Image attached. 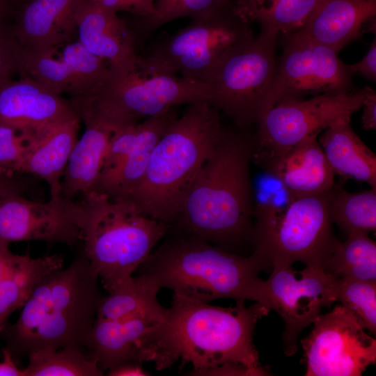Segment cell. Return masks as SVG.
<instances>
[{
    "instance_id": "9",
    "label": "cell",
    "mask_w": 376,
    "mask_h": 376,
    "mask_svg": "<svg viewBox=\"0 0 376 376\" xmlns=\"http://www.w3.org/2000/svg\"><path fill=\"white\" fill-rule=\"evenodd\" d=\"M278 36L261 29L227 53L205 81L207 102L240 125L257 123L267 110Z\"/></svg>"
},
{
    "instance_id": "11",
    "label": "cell",
    "mask_w": 376,
    "mask_h": 376,
    "mask_svg": "<svg viewBox=\"0 0 376 376\" xmlns=\"http://www.w3.org/2000/svg\"><path fill=\"white\" fill-rule=\"evenodd\" d=\"M364 88L355 92L328 93L309 99H285L269 109L257 124L258 130L253 159L280 156L307 136L329 126L350 121L361 108Z\"/></svg>"
},
{
    "instance_id": "19",
    "label": "cell",
    "mask_w": 376,
    "mask_h": 376,
    "mask_svg": "<svg viewBox=\"0 0 376 376\" xmlns=\"http://www.w3.org/2000/svg\"><path fill=\"white\" fill-rule=\"evenodd\" d=\"M79 0H34L17 15L14 35L21 48L54 52L70 42L77 30L75 11Z\"/></svg>"
},
{
    "instance_id": "42",
    "label": "cell",
    "mask_w": 376,
    "mask_h": 376,
    "mask_svg": "<svg viewBox=\"0 0 376 376\" xmlns=\"http://www.w3.org/2000/svg\"><path fill=\"white\" fill-rule=\"evenodd\" d=\"M109 376H146L150 373L146 371L142 364L137 363H127L108 370Z\"/></svg>"
},
{
    "instance_id": "5",
    "label": "cell",
    "mask_w": 376,
    "mask_h": 376,
    "mask_svg": "<svg viewBox=\"0 0 376 376\" xmlns=\"http://www.w3.org/2000/svg\"><path fill=\"white\" fill-rule=\"evenodd\" d=\"M153 148L139 185L126 199L145 215L171 226L200 169L226 133L218 110L205 100L189 104Z\"/></svg>"
},
{
    "instance_id": "18",
    "label": "cell",
    "mask_w": 376,
    "mask_h": 376,
    "mask_svg": "<svg viewBox=\"0 0 376 376\" xmlns=\"http://www.w3.org/2000/svg\"><path fill=\"white\" fill-rule=\"evenodd\" d=\"M81 120L75 113L26 131L24 173L45 180L51 196L61 195V183L77 141Z\"/></svg>"
},
{
    "instance_id": "38",
    "label": "cell",
    "mask_w": 376,
    "mask_h": 376,
    "mask_svg": "<svg viewBox=\"0 0 376 376\" xmlns=\"http://www.w3.org/2000/svg\"><path fill=\"white\" fill-rule=\"evenodd\" d=\"M106 8L117 13L127 11L140 17L152 13L155 0H95Z\"/></svg>"
},
{
    "instance_id": "24",
    "label": "cell",
    "mask_w": 376,
    "mask_h": 376,
    "mask_svg": "<svg viewBox=\"0 0 376 376\" xmlns=\"http://www.w3.org/2000/svg\"><path fill=\"white\" fill-rule=\"evenodd\" d=\"M8 245L0 242V332L11 314L23 306L35 285L63 265V258L57 254L35 258L15 254Z\"/></svg>"
},
{
    "instance_id": "10",
    "label": "cell",
    "mask_w": 376,
    "mask_h": 376,
    "mask_svg": "<svg viewBox=\"0 0 376 376\" xmlns=\"http://www.w3.org/2000/svg\"><path fill=\"white\" fill-rule=\"evenodd\" d=\"M251 22L235 3L218 12L192 18L191 22L140 58L147 70L205 84L219 61L235 46L251 38Z\"/></svg>"
},
{
    "instance_id": "43",
    "label": "cell",
    "mask_w": 376,
    "mask_h": 376,
    "mask_svg": "<svg viewBox=\"0 0 376 376\" xmlns=\"http://www.w3.org/2000/svg\"><path fill=\"white\" fill-rule=\"evenodd\" d=\"M3 359L0 362V376H24L23 370H19L13 360L8 347L3 350Z\"/></svg>"
},
{
    "instance_id": "35",
    "label": "cell",
    "mask_w": 376,
    "mask_h": 376,
    "mask_svg": "<svg viewBox=\"0 0 376 376\" xmlns=\"http://www.w3.org/2000/svg\"><path fill=\"white\" fill-rule=\"evenodd\" d=\"M235 3L232 0H155L152 13L139 18L141 26L149 33L175 19L207 15Z\"/></svg>"
},
{
    "instance_id": "16",
    "label": "cell",
    "mask_w": 376,
    "mask_h": 376,
    "mask_svg": "<svg viewBox=\"0 0 376 376\" xmlns=\"http://www.w3.org/2000/svg\"><path fill=\"white\" fill-rule=\"evenodd\" d=\"M313 133L284 154L256 161L281 184L288 199L320 194L334 186L335 173Z\"/></svg>"
},
{
    "instance_id": "8",
    "label": "cell",
    "mask_w": 376,
    "mask_h": 376,
    "mask_svg": "<svg viewBox=\"0 0 376 376\" xmlns=\"http://www.w3.org/2000/svg\"><path fill=\"white\" fill-rule=\"evenodd\" d=\"M333 188L320 194L288 198L285 206L265 203L256 207L253 253L271 267L301 262L306 267L324 268L338 242L329 212Z\"/></svg>"
},
{
    "instance_id": "21",
    "label": "cell",
    "mask_w": 376,
    "mask_h": 376,
    "mask_svg": "<svg viewBox=\"0 0 376 376\" xmlns=\"http://www.w3.org/2000/svg\"><path fill=\"white\" fill-rule=\"evenodd\" d=\"M375 16L376 0H319L298 31L338 52Z\"/></svg>"
},
{
    "instance_id": "41",
    "label": "cell",
    "mask_w": 376,
    "mask_h": 376,
    "mask_svg": "<svg viewBox=\"0 0 376 376\" xmlns=\"http://www.w3.org/2000/svg\"><path fill=\"white\" fill-rule=\"evenodd\" d=\"M198 376L219 375H255V373L246 366L237 363H225L209 369L194 373Z\"/></svg>"
},
{
    "instance_id": "15",
    "label": "cell",
    "mask_w": 376,
    "mask_h": 376,
    "mask_svg": "<svg viewBox=\"0 0 376 376\" xmlns=\"http://www.w3.org/2000/svg\"><path fill=\"white\" fill-rule=\"evenodd\" d=\"M42 241L70 246L82 242L79 203L62 195L42 203L15 194L0 197V242Z\"/></svg>"
},
{
    "instance_id": "32",
    "label": "cell",
    "mask_w": 376,
    "mask_h": 376,
    "mask_svg": "<svg viewBox=\"0 0 376 376\" xmlns=\"http://www.w3.org/2000/svg\"><path fill=\"white\" fill-rule=\"evenodd\" d=\"M60 58L66 65L71 77V99L93 91L107 77L108 63L86 50L78 41L67 44Z\"/></svg>"
},
{
    "instance_id": "39",
    "label": "cell",
    "mask_w": 376,
    "mask_h": 376,
    "mask_svg": "<svg viewBox=\"0 0 376 376\" xmlns=\"http://www.w3.org/2000/svg\"><path fill=\"white\" fill-rule=\"evenodd\" d=\"M349 72L352 75L359 74L365 78L375 81L376 80V40L370 45L369 49L363 58L354 64L346 65Z\"/></svg>"
},
{
    "instance_id": "37",
    "label": "cell",
    "mask_w": 376,
    "mask_h": 376,
    "mask_svg": "<svg viewBox=\"0 0 376 376\" xmlns=\"http://www.w3.org/2000/svg\"><path fill=\"white\" fill-rule=\"evenodd\" d=\"M21 47L13 33L5 23L0 24V84L19 72Z\"/></svg>"
},
{
    "instance_id": "31",
    "label": "cell",
    "mask_w": 376,
    "mask_h": 376,
    "mask_svg": "<svg viewBox=\"0 0 376 376\" xmlns=\"http://www.w3.org/2000/svg\"><path fill=\"white\" fill-rule=\"evenodd\" d=\"M329 212L332 222L347 235L375 231L376 188L351 193L335 185Z\"/></svg>"
},
{
    "instance_id": "1",
    "label": "cell",
    "mask_w": 376,
    "mask_h": 376,
    "mask_svg": "<svg viewBox=\"0 0 376 376\" xmlns=\"http://www.w3.org/2000/svg\"><path fill=\"white\" fill-rule=\"evenodd\" d=\"M269 309L245 301L221 307L173 292L164 318L148 334L142 361L157 370L177 361L190 363L189 375L225 363L241 364L256 375H267L253 343L257 322Z\"/></svg>"
},
{
    "instance_id": "36",
    "label": "cell",
    "mask_w": 376,
    "mask_h": 376,
    "mask_svg": "<svg viewBox=\"0 0 376 376\" xmlns=\"http://www.w3.org/2000/svg\"><path fill=\"white\" fill-rule=\"evenodd\" d=\"M337 301L348 308L366 329L376 333V281L338 279Z\"/></svg>"
},
{
    "instance_id": "44",
    "label": "cell",
    "mask_w": 376,
    "mask_h": 376,
    "mask_svg": "<svg viewBox=\"0 0 376 376\" xmlns=\"http://www.w3.org/2000/svg\"><path fill=\"white\" fill-rule=\"evenodd\" d=\"M8 12V0H0V24L5 23Z\"/></svg>"
},
{
    "instance_id": "12",
    "label": "cell",
    "mask_w": 376,
    "mask_h": 376,
    "mask_svg": "<svg viewBox=\"0 0 376 376\" xmlns=\"http://www.w3.org/2000/svg\"><path fill=\"white\" fill-rule=\"evenodd\" d=\"M337 54L300 31L285 36L281 59L267 97V110L285 99L352 92V75Z\"/></svg>"
},
{
    "instance_id": "13",
    "label": "cell",
    "mask_w": 376,
    "mask_h": 376,
    "mask_svg": "<svg viewBox=\"0 0 376 376\" xmlns=\"http://www.w3.org/2000/svg\"><path fill=\"white\" fill-rule=\"evenodd\" d=\"M300 343L307 376H360L376 361V340L342 304L313 322Z\"/></svg>"
},
{
    "instance_id": "25",
    "label": "cell",
    "mask_w": 376,
    "mask_h": 376,
    "mask_svg": "<svg viewBox=\"0 0 376 376\" xmlns=\"http://www.w3.org/2000/svg\"><path fill=\"white\" fill-rule=\"evenodd\" d=\"M319 142L335 175L376 188V155L354 132L350 121L329 126Z\"/></svg>"
},
{
    "instance_id": "3",
    "label": "cell",
    "mask_w": 376,
    "mask_h": 376,
    "mask_svg": "<svg viewBox=\"0 0 376 376\" xmlns=\"http://www.w3.org/2000/svg\"><path fill=\"white\" fill-rule=\"evenodd\" d=\"M99 280L81 250L67 267L39 281L15 323L3 329L12 355H28L38 349L86 347L103 297Z\"/></svg>"
},
{
    "instance_id": "40",
    "label": "cell",
    "mask_w": 376,
    "mask_h": 376,
    "mask_svg": "<svg viewBox=\"0 0 376 376\" xmlns=\"http://www.w3.org/2000/svg\"><path fill=\"white\" fill-rule=\"evenodd\" d=\"M361 127L366 130L376 129V93L369 87L364 88Z\"/></svg>"
},
{
    "instance_id": "29",
    "label": "cell",
    "mask_w": 376,
    "mask_h": 376,
    "mask_svg": "<svg viewBox=\"0 0 376 376\" xmlns=\"http://www.w3.org/2000/svg\"><path fill=\"white\" fill-rule=\"evenodd\" d=\"M338 240L324 269L338 279L376 281V244L364 232L347 235Z\"/></svg>"
},
{
    "instance_id": "2",
    "label": "cell",
    "mask_w": 376,
    "mask_h": 376,
    "mask_svg": "<svg viewBox=\"0 0 376 376\" xmlns=\"http://www.w3.org/2000/svg\"><path fill=\"white\" fill-rule=\"evenodd\" d=\"M253 152L243 136L226 132L185 197L174 223L180 231L231 252L244 240H251Z\"/></svg>"
},
{
    "instance_id": "23",
    "label": "cell",
    "mask_w": 376,
    "mask_h": 376,
    "mask_svg": "<svg viewBox=\"0 0 376 376\" xmlns=\"http://www.w3.org/2000/svg\"><path fill=\"white\" fill-rule=\"evenodd\" d=\"M174 120L170 111L139 122L133 146L115 169L99 176L91 191L126 200L141 182L153 148Z\"/></svg>"
},
{
    "instance_id": "34",
    "label": "cell",
    "mask_w": 376,
    "mask_h": 376,
    "mask_svg": "<svg viewBox=\"0 0 376 376\" xmlns=\"http://www.w3.org/2000/svg\"><path fill=\"white\" fill-rule=\"evenodd\" d=\"M54 52H36L21 48L19 72L56 94L68 93L71 77L66 65L54 57Z\"/></svg>"
},
{
    "instance_id": "33",
    "label": "cell",
    "mask_w": 376,
    "mask_h": 376,
    "mask_svg": "<svg viewBox=\"0 0 376 376\" xmlns=\"http://www.w3.org/2000/svg\"><path fill=\"white\" fill-rule=\"evenodd\" d=\"M26 133L0 123V197L22 195Z\"/></svg>"
},
{
    "instance_id": "26",
    "label": "cell",
    "mask_w": 376,
    "mask_h": 376,
    "mask_svg": "<svg viewBox=\"0 0 376 376\" xmlns=\"http://www.w3.org/2000/svg\"><path fill=\"white\" fill-rule=\"evenodd\" d=\"M68 161L61 183V194L72 199L79 194L91 192L100 174L104 155L113 133L109 127L86 125Z\"/></svg>"
},
{
    "instance_id": "30",
    "label": "cell",
    "mask_w": 376,
    "mask_h": 376,
    "mask_svg": "<svg viewBox=\"0 0 376 376\" xmlns=\"http://www.w3.org/2000/svg\"><path fill=\"white\" fill-rule=\"evenodd\" d=\"M24 376H102L103 370L85 347L38 349L29 354Z\"/></svg>"
},
{
    "instance_id": "6",
    "label": "cell",
    "mask_w": 376,
    "mask_h": 376,
    "mask_svg": "<svg viewBox=\"0 0 376 376\" xmlns=\"http://www.w3.org/2000/svg\"><path fill=\"white\" fill-rule=\"evenodd\" d=\"M84 197L81 250L109 292L132 276L171 226L145 215L129 200L93 191Z\"/></svg>"
},
{
    "instance_id": "22",
    "label": "cell",
    "mask_w": 376,
    "mask_h": 376,
    "mask_svg": "<svg viewBox=\"0 0 376 376\" xmlns=\"http://www.w3.org/2000/svg\"><path fill=\"white\" fill-rule=\"evenodd\" d=\"M161 320L148 316L95 320L86 347L102 370L127 363L143 364L142 353L148 334Z\"/></svg>"
},
{
    "instance_id": "14",
    "label": "cell",
    "mask_w": 376,
    "mask_h": 376,
    "mask_svg": "<svg viewBox=\"0 0 376 376\" xmlns=\"http://www.w3.org/2000/svg\"><path fill=\"white\" fill-rule=\"evenodd\" d=\"M272 267L269 277L265 280V306L283 319V350L290 357L297 351L301 331L315 322L323 307L337 301L338 278L322 267H306L298 272L299 279L292 265Z\"/></svg>"
},
{
    "instance_id": "27",
    "label": "cell",
    "mask_w": 376,
    "mask_h": 376,
    "mask_svg": "<svg viewBox=\"0 0 376 376\" xmlns=\"http://www.w3.org/2000/svg\"><path fill=\"white\" fill-rule=\"evenodd\" d=\"M160 290L147 274L132 276L101 298L95 320H120L147 316L162 319L166 308L157 299Z\"/></svg>"
},
{
    "instance_id": "28",
    "label": "cell",
    "mask_w": 376,
    "mask_h": 376,
    "mask_svg": "<svg viewBox=\"0 0 376 376\" xmlns=\"http://www.w3.org/2000/svg\"><path fill=\"white\" fill-rule=\"evenodd\" d=\"M319 0H236L237 10L261 29L290 35L306 24Z\"/></svg>"
},
{
    "instance_id": "20",
    "label": "cell",
    "mask_w": 376,
    "mask_h": 376,
    "mask_svg": "<svg viewBox=\"0 0 376 376\" xmlns=\"http://www.w3.org/2000/svg\"><path fill=\"white\" fill-rule=\"evenodd\" d=\"M78 42L109 65L134 58V40L117 13L95 0H79L75 11Z\"/></svg>"
},
{
    "instance_id": "4",
    "label": "cell",
    "mask_w": 376,
    "mask_h": 376,
    "mask_svg": "<svg viewBox=\"0 0 376 376\" xmlns=\"http://www.w3.org/2000/svg\"><path fill=\"white\" fill-rule=\"evenodd\" d=\"M269 264L254 253L227 251L182 231L165 239L139 267L162 288L210 303L221 298L254 301L265 306Z\"/></svg>"
},
{
    "instance_id": "17",
    "label": "cell",
    "mask_w": 376,
    "mask_h": 376,
    "mask_svg": "<svg viewBox=\"0 0 376 376\" xmlns=\"http://www.w3.org/2000/svg\"><path fill=\"white\" fill-rule=\"evenodd\" d=\"M75 113L70 100L26 76L0 84V123L26 132Z\"/></svg>"
},
{
    "instance_id": "7",
    "label": "cell",
    "mask_w": 376,
    "mask_h": 376,
    "mask_svg": "<svg viewBox=\"0 0 376 376\" xmlns=\"http://www.w3.org/2000/svg\"><path fill=\"white\" fill-rule=\"evenodd\" d=\"M207 99L205 84L146 70L136 56L109 65L107 77L100 87L70 100L85 125H102L114 132L169 112L175 105Z\"/></svg>"
}]
</instances>
